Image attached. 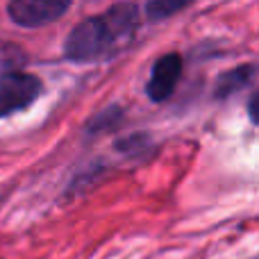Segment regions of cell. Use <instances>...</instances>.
Returning <instances> with one entry per match:
<instances>
[{
	"instance_id": "cell-5",
	"label": "cell",
	"mask_w": 259,
	"mask_h": 259,
	"mask_svg": "<svg viewBox=\"0 0 259 259\" xmlns=\"http://www.w3.org/2000/svg\"><path fill=\"white\" fill-rule=\"evenodd\" d=\"M252 77H255V64H243V66L232 68V71L223 73V75L216 80L214 96L219 100L230 98V96L239 94L241 89H246V87L252 82Z\"/></svg>"
},
{
	"instance_id": "cell-6",
	"label": "cell",
	"mask_w": 259,
	"mask_h": 259,
	"mask_svg": "<svg viewBox=\"0 0 259 259\" xmlns=\"http://www.w3.org/2000/svg\"><path fill=\"white\" fill-rule=\"evenodd\" d=\"M116 150L125 155L127 159H139V157L150 155V139L146 134H130L116 143Z\"/></svg>"
},
{
	"instance_id": "cell-3",
	"label": "cell",
	"mask_w": 259,
	"mask_h": 259,
	"mask_svg": "<svg viewBox=\"0 0 259 259\" xmlns=\"http://www.w3.org/2000/svg\"><path fill=\"white\" fill-rule=\"evenodd\" d=\"M71 9L66 0H14L7 5V14L18 27L50 25Z\"/></svg>"
},
{
	"instance_id": "cell-7",
	"label": "cell",
	"mask_w": 259,
	"mask_h": 259,
	"mask_svg": "<svg viewBox=\"0 0 259 259\" xmlns=\"http://www.w3.org/2000/svg\"><path fill=\"white\" fill-rule=\"evenodd\" d=\"M121 121H123L121 107H107V109H103L98 116L91 118L89 125H87V132L89 134H103V132H107V130L116 127Z\"/></svg>"
},
{
	"instance_id": "cell-9",
	"label": "cell",
	"mask_w": 259,
	"mask_h": 259,
	"mask_svg": "<svg viewBox=\"0 0 259 259\" xmlns=\"http://www.w3.org/2000/svg\"><path fill=\"white\" fill-rule=\"evenodd\" d=\"M255 105H257V96L252 94V98H250V105H248V114H250L252 123H257V118H255Z\"/></svg>"
},
{
	"instance_id": "cell-2",
	"label": "cell",
	"mask_w": 259,
	"mask_h": 259,
	"mask_svg": "<svg viewBox=\"0 0 259 259\" xmlns=\"http://www.w3.org/2000/svg\"><path fill=\"white\" fill-rule=\"evenodd\" d=\"M41 80L32 73H3L0 75V118L27 109L41 96Z\"/></svg>"
},
{
	"instance_id": "cell-8",
	"label": "cell",
	"mask_w": 259,
	"mask_h": 259,
	"mask_svg": "<svg viewBox=\"0 0 259 259\" xmlns=\"http://www.w3.org/2000/svg\"><path fill=\"white\" fill-rule=\"evenodd\" d=\"M184 7H187L184 0H155V3L146 5V14L150 21H164V18L182 12Z\"/></svg>"
},
{
	"instance_id": "cell-4",
	"label": "cell",
	"mask_w": 259,
	"mask_h": 259,
	"mask_svg": "<svg viewBox=\"0 0 259 259\" xmlns=\"http://www.w3.org/2000/svg\"><path fill=\"white\" fill-rule=\"evenodd\" d=\"M184 62L178 53H166L155 62L150 80L146 84V94L152 103H164L173 96L175 87L180 84Z\"/></svg>"
},
{
	"instance_id": "cell-1",
	"label": "cell",
	"mask_w": 259,
	"mask_h": 259,
	"mask_svg": "<svg viewBox=\"0 0 259 259\" xmlns=\"http://www.w3.org/2000/svg\"><path fill=\"white\" fill-rule=\"evenodd\" d=\"M139 30V9L118 3L105 14L80 21L66 36L64 55L75 64H96L116 57L132 44Z\"/></svg>"
}]
</instances>
